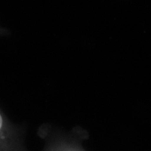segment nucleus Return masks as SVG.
I'll list each match as a JSON object with an SVG mask.
<instances>
[{
    "label": "nucleus",
    "mask_w": 151,
    "mask_h": 151,
    "mask_svg": "<svg viewBox=\"0 0 151 151\" xmlns=\"http://www.w3.org/2000/svg\"><path fill=\"white\" fill-rule=\"evenodd\" d=\"M0 151H23L18 126L0 107Z\"/></svg>",
    "instance_id": "1"
}]
</instances>
